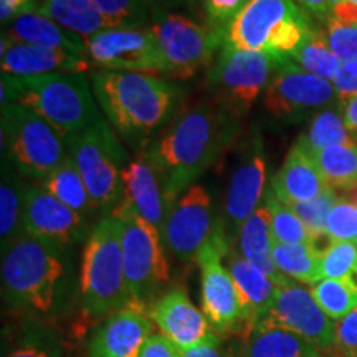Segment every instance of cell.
<instances>
[{
    "instance_id": "1",
    "label": "cell",
    "mask_w": 357,
    "mask_h": 357,
    "mask_svg": "<svg viewBox=\"0 0 357 357\" xmlns=\"http://www.w3.org/2000/svg\"><path fill=\"white\" fill-rule=\"evenodd\" d=\"M240 132V119L215 101H202L185 111L146 154L158 169L169 202L195 181L229 149Z\"/></svg>"
},
{
    "instance_id": "2",
    "label": "cell",
    "mask_w": 357,
    "mask_h": 357,
    "mask_svg": "<svg viewBox=\"0 0 357 357\" xmlns=\"http://www.w3.org/2000/svg\"><path fill=\"white\" fill-rule=\"evenodd\" d=\"M101 113L124 141L142 142L177 105V89L158 75L96 70L88 75Z\"/></svg>"
},
{
    "instance_id": "3",
    "label": "cell",
    "mask_w": 357,
    "mask_h": 357,
    "mask_svg": "<svg viewBox=\"0 0 357 357\" xmlns=\"http://www.w3.org/2000/svg\"><path fill=\"white\" fill-rule=\"evenodd\" d=\"M0 105L17 102L32 109L63 136L86 131L102 116L86 73L12 77L2 73Z\"/></svg>"
},
{
    "instance_id": "4",
    "label": "cell",
    "mask_w": 357,
    "mask_h": 357,
    "mask_svg": "<svg viewBox=\"0 0 357 357\" xmlns=\"http://www.w3.org/2000/svg\"><path fill=\"white\" fill-rule=\"evenodd\" d=\"M65 275L61 250L22 235L2 255L3 298L20 310L47 314Z\"/></svg>"
},
{
    "instance_id": "5",
    "label": "cell",
    "mask_w": 357,
    "mask_h": 357,
    "mask_svg": "<svg viewBox=\"0 0 357 357\" xmlns=\"http://www.w3.org/2000/svg\"><path fill=\"white\" fill-rule=\"evenodd\" d=\"M79 293L83 310L91 318H102L132 305L121 247L118 218L106 215L88 236L83 252Z\"/></svg>"
},
{
    "instance_id": "6",
    "label": "cell",
    "mask_w": 357,
    "mask_h": 357,
    "mask_svg": "<svg viewBox=\"0 0 357 357\" xmlns=\"http://www.w3.org/2000/svg\"><path fill=\"white\" fill-rule=\"evenodd\" d=\"M312 29L293 0H250L223 30L222 48L288 58Z\"/></svg>"
},
{
    "instance_id": "7",
    "label": "cell",
    "mask_w": 357,
    "mask_h": 357,
    "mask_svg": "<svg viewBox=\"0 0 357 357\" xmlns=\"http://www.w3.org/2000/svg\"><path fill=\"white\" fill-rule=\"evenodd\" d=\"M2 158L26 177L43 181L68 158L66 142L32 109L17 102L2 106Z\"/></svg>"
},
{
    "instance_id": "8",
    "label": "cell",
    "mask_w": 357,
    "mask_h": 357,
    "mask_svg": "<svg viewBox=\"0 0 357 357\" xmlns=\"http://www.w3.org/2000/svg\"><path fill=\"white\" fill-rule=\"evenodd\" d=\"M65 142L96 211L116 207L123 195V171L129 162L108 119L102 118L86 131L66 137Z\"/></svg>"
},
{
    "instance_id": "9",
    "label": "cell",
    "mask_w": 357,
    "mask_h": 357,
    "mask_svg": "<svg viewBox=\"0 0 357 357\" xmlns=\"http://www.w3.org/2000/svg\"><path fill=\"white\" fill-rule=\"evenodd\" d=\"M283 60L284 56L266 52L222 48L207 70V88L212 100L235 118H245L258 98L265 95Z\"/></svg>"
},
{
    "instance_id": "10",
    "label": "cell",
    "mask_w": 357,
    "mask_h": 357,
    "mask_svg": "<svg viewBox=\"0 0 357 357\" xmlns=\"http://www.w3.org/2000/svg\"><path fill=\"white\" fill-rule=\"evenodd\" d=\"M151 30L167 63V77L172 78H192L211 66L223 47V30L166 8L154 13Z\"/></svg>"
},
{
    "instance_id": "11",
    "label": "cell",
    "mask_w": 357,
    "mask_h": 357,
    "mask_svg": "<svg viewBox=\"0 0 357 357\" xmlns=\"http://www.w3.org/2000/svg\"><path fill=\"white\" fill-rule=\"evenodd\" d=\"M121 231L124 275L134 303L144 306L158 289L169 281V263L164 255L162 235L123 205L111 208Z\"/></svg>"
},
{
    "instance_id": "12",
    "label": "cell",
    "mask_w": 357,
    "mask_h": 357,
    "mask_svg": "<svg viewBox=\"0 0 357 357\" xmlns=\"http://www.w3.org/2000/svg\"><path fill=\"white\" fill-rule=\"evenodd\" d=\"M231 247L225 222H215L207 243L200 250L197 263L200 268V293L202 312L208 323L220 334H236L242 324V305L230 270L223 265Z\"/></svg>"
},
{
    "instance_id": "13",
    "label": "cell",
    "mask_w": 357,
    "mask_h": 357,
    "mask_svg": "<svg viewBox=\"0 0 357 357\" xmlns=\"http://www.w3.org/2000/svg\"><path fill=\"white\" fill-rule=\"evenodd\" d=\"M91 66L109 71L167 75V63L160 53L151 26L106 29L84 40Z\"/></svg>"
},
{
    "instance_id": "14",
    "label": "cell",
    "mask_w": 357,
    "mask_h": 357,
    "mask_svg": "<svg viewBox=\"0 0 357 357\" xmlns=\"http://www.w3.org/2000/svg\"><path fill=\"white\" fill-rule=\"evenodd\" d=\"M336 101L333 82L314 77L284 58L263 95V108L280 121L298 123L336 106Z\"/></svg>"
},
{
    "instance_id": "15",
    "label": "cell",
    "mask_w": 357,
    "mask_h": 357,
    "mask_svg": "<svg viewBox=\"0 0 357 357\" xmlns=\"http://www.w3.org/2000/svg\"><path fill=\"white\" fill-rule=\"evenodd\" d=\"M213 207L208 190L204 185L189 187L169 212L162 229V242L177 260H197L200 250L211 238Z\"/></svg>"
},
{
    "instance_id": "16",
    "label": "cell",
    "mask_w": 357,
    "mask_h": 357,
    "mask_svg": "<svg viewBox=\"0 0 357 357\" xmlns=\"http://www.w3.org/2000/svg\"><path fill=\"white\" fill-rule=\"evenodd\" d=\"M258 324L298 334L318 351H329L336 346L334 321L321 310L310 289L300 284L281 287L270 311Z\"/></svg>"
},
{
    "instance_id": "17",
    "label": "cell",
    "mask_w": 357,
    "mask_h": 357,
    "mask_svg": "<svg viewBox=\"0 0 357 357\" xmlns=\"http://www.w3.org/2000/svg\"><path fill=\"white\" fill-rule=\"evenodd\" d=\"M266 184V155L260 131L253 129L247 142L240 151L238 162L230 176L225 197V222L231 229V235L238 234L248 220L260 200L265 197Z\"/></svg>"
},
{
    "instance_id": "18",
    "label": "cell",
    "mask_w": 357,
    "mask_h": 357,
    "mask_svg": "<svg viewBox=\"0 0 357 357\" xmlns=\"http://www.w3.org/2000/svg\"><path fill=\"white\" fill-rule=\"evenodd\" d=\"M24 231L61 250L82 238L84 222L83 215L66 207L40 184L26 185Z\"/></svg>"
},
{
    "instance_id": "19",
    "label": "cell",
    "mask_w": 357,
    "mask_h": 357,
    "mask_svg": "<svg viewBox=\"0 0 357 357\" xmlns=\"http://www.w3.org/2000/svg\"><path fill=\"white\" fill-rule=\"evenodd\" d=\"M149 312L159 334L181 352L205 342L218 341L208 319L192 305L184 288H174L162 294Z\"/></svg>"
},
{
    "instance_id": "20",
    "label": "cell",
    "mask_w": 357,
    "mask_h": 357,
    "mask_svg": "<svg viewBox=\"0 0 357 357\" xmlns=\"http://www.w3.org/2000/svg\"><path fill=\"white\" fill-rule=\"evenodd\" d=\"M153 326L151 312L132 303L101 321L89 342V357H141Z\"/></svg>"
},
{
    "instance_id": "21",
    "label": "cell",
    "mask_w": 357,
    "mask_h": 357,
    "mask_svg": "<svg viewBox=\"0 0 357 357\" xmlns=\"http://www.w3.org/2000/svg\"><path fill=\"white\" fill-rule=\"evenodd\" d=\"M119 205L129 208L162 234L172 205L164 190L158 169L146 151L124 167L123 195Z\"/></svg>"
},
{
    "instance_id": "22",
    "label": "cell",
    "mask_w": 357,
    "mask_h": 357,
    "mask_svg": "<svg viewBox=\"0 0 357 357\" xmlns=\"http://www.w3.org/2000/svg\"><path fill=\"white\" fill-rule=\"evenodd\" d=\"M0 66L2 73L26 78L55 73H88L91 63L78 53L19 43L2 35Z\"/></svg>"
},
{
    "instance_id": "23",
    "label": "cell",
    "mask_w": 357,
    "mask_h": 357,
    "mask_svg": "<svg viewBox=\"0 0 357 357\" xmlns=\"http://www.w3.org/2000/svg\"><path fill=\"white\" fill-rule=\"evenodd\" d=\"M225 260L242 305V324L236 334L243 337L265 318L280 287L231 247L227 252Z\"/></svg>"
},
{
    "instance_id": "24",
    "label": "cell",
    "mask_w": 357,
    "mask_h": 357,
    "mask_svg": "<svg viewBox=\"0 0 357 357\" xmlns=\"http://www.w3.org/2000/svg\"><path fill=\"white\" fill-rule=\"evenodd\" d=\"M270 189L281 202L293 205L310 202L333 187H329L324 177L321 176L314 158L300 142H296L289 149L283 166L275 174Z\"/></svg>"
},
{
    "instance_id": "25",
    "label": "cell",
    "mask_w": 357,
    "mask_h": 357,
    "mask_svg": "<svg viewBox=\"0 0 357 357\" xmlns=\"http://www.w3.org/2000/svg\"><path fill=\"white\" fill-rule=\"evenodd\" d=\"M236 243H238L236 252L245 260L255 265L258 270H261L280 288L293 283L291 280L280 273L273 261L275 238L271 231L270 212L265 205H260L257 212L243 223L242 229L236 234Z\"/></svg>"
},
{
    "instance_id": "26",
    "label": "cell",
    "mask_w": 357,
    "mask_h": 357,
    "mask_svg": "<svg viewBox=\"0 0 357 357\" xmlns=\"http://www.w3.org/2000/svg\"><path fill=\"white\" fill-rule=\"evenodd\" d=\"M3 35H7L13 42L43 48H55V50H65L86 56L83 38L61 29L60 25L38 13L35 8L15 17L8 25L7 33Z\"/></svg>"
},
{
    "instance_id": "27",
    "label": "cell",
    "mask_w": 357,
    "mask_h": 357,
    "mask_svg": "<svg viewBox=\"0 0 357 357\" xmlns=\"http://www.w3.org/2000/svg\"><path fill=\"white\" fill-rule=\"evenodd\" d=\"M238 357H319V351L287 329L257 324L242 337Z\"/></svg>"
},
{
    "instance_id": "28",
    "label": "cell",
    "mask_w": 357,
    "mask_h": 357,
    "mask_svg": "<svg viewBox=\"0 0 357 357\" xmlns=\"http://www.w3.org/2000/svg\"><path fill=\"white\" fill-rule=\"evenodd\" d=\"M35 10L84 40L109 29L93 0H43Z\"/></svg>"
},
{
    "instance_id": "29",
    "label": "cell",
    "mask_w": 357,
    "mask_h": 357,
    "mask_svg": "<svg viewBox=\"0 0 357 357\" xmlns=\"http://www.w3.org/2000/svg\"><path fill=\"white\" fill-rule=\"evenodd\" d=\"M15 167L6 160L2 162V182H0V240L2 252L19 240L24 231V205L26 184L20 181Z\"/></svg>"
},
{
    "instance_id": "30",
    "label": "cell",
    "mask_w": 357,
    "mask_h": 357,
    "mask_svg": "<svg viewBox=\"0 0 357 357\" xmlns=\"http://www.w3.org/2000/svg\"><path fill=\"white\" fill-rule=\"evenodd\" d=\"M38 184L47 192H50L53 197L63 202L66 207H70L71 211L78 212L79 215H89L96 211L83 182L82 174H79L77 164L73 162L70 155L50 176L45 177Z\"/></svg>"
},
{
    "instance_id": "31",
    "label": "cell",
    "mask_w": 357,
    "mask_h": 357,
    "mask_svg": "<svg viewBox=\"0 0 357 357\" xmlns=\"http://www.w3.org/2000/svg\"><path fill=\"white\" fill-rule=\"evenodd\" d=\"M298 142L314 155L329 146H357V137L347 129L342 113H339L336 106H331L312 116Z\"/></svg>"
},
{
    "instance_id": "32",
    "label": "cell",
    "mask_w": 357,
    "mask_h": 357,
    "mask_svg": "<svg viewBox=\"0 0 357 357\" xmlns=\"http://www.w3.org/2000/svg\"><path fill=\"white\" fill-rule=\"evenodd\" d=\"M321 255L314 245L307 243H275L273 247V261L280 273L307 284L321 281Z\"/></svg>"
},
{
    "instance_id": "33",
    "label": "cell",
    "mask_w": 357,
    "mask_h": 357,
    "mask_svg": "<svg viewBox=\"0 0 357 357\" xmlns=\"http://www.w3.org/2000/svg\"><path fill=\"white\" fill-rule=\"evenodd\" d=\"M288 58L301 70L328 82H334L342 66V61L329 47L326 33L318 29H312Z\"/></svg>"
},
{
    "instance_id": "34",
    "label": "cell",
    "mask_w": 357,
    "mask_h": 357,
    "mask_svg": "<svg viewBox=\"0 0 357 357\" xmlns=\"http://www.w3.org/2000/svg\"><path fill=\"white\" fill-rule=\"evenodd\" d=\"M312 158L321 176L333 189L342 190L357 182V146H329Z\"/></svg>"
},
{
    "instance_id": "35",
    "label": "cell",
    "mask_w": 357,
    "mask_h": 357,
    "mask_svg": "<svg viewBox=\"0 0 357 357\" xmlns=\"http://www.w3.org/2000/svg\"><path fill=\"white\" fill-rule=\"evenodd\" d=\"M108 22L109 29H142L151 26L159 0H93Z\"/></svg>"
},
{
    "instance_id": "36",
    "label": "cell",
    "mask_w": 357,
    "mask_h": 357,
    "mask_svg": "<svg viewBox=\"0 0 357 357\" xmlns=\"http://www.w3.org/2000/svg\"><path fill=\"white\" fill-rule=\"evenodd\" d=\"M265 207L271 217L275 243H307L316 247L314 236L306 229L301 218L293 212L289 205L281 202L271 189L265 192Z\"/></svg>"
},
{
    "instance_id": "37",
    "label": "cell",
    "mask_w": 357,
    "mask_h": 357,
    "mask_svg": "<svg viewBox=\"0 0 357 357\" xmlns=\"http://www.w3.org/2000/svg\"><path fill=\"white\" fill-rule=\"evenodd\" d=\"M321 310L333 321L342 319L357 307V283L352 278L321 280L311 289Z\"/></svg>"
},
{
    "instance_id": "38",
    "label": "cell",
    "mask_w": 357,
    "mask_h": 357,
    "mask_svg": "<svg viewBox=\"0 0 357 357\" xmlns=\"http://www.w3.org/2000/svg\"><path fill=\"white\" fill-rule=\"evenodd\" d=\"M337 200L339 194H336V189H328L319 197L312 199L310 202L289 205L293 212L305 223L306 229L311 231V235L314 236L316 245H318V240L328 236L326 235V220H328L329 212H331Z\"/></svg>"
},
{
    "instance_id": "39",
    "label": "cell",
    "mask_w": 357,
    "mask_h": 357,
    "mask_svg": "<svg viewBox=\"0 0 357 357\" xmlns=\"http://www.w3.org/2000/svg\"><path fill=\"white\" fill-rule=\"evenodd\" d=\"M357 270V245L331 242L321 255V280H344Z\"/></svg>"
},
{
    "instance_id": "40",
    "label": "cell",
    "mask_w": 357,
    "mask_h": 357,
    "mask_svg": "<svg viewBox=\"0 0 357 357\" xmlns=\"http://www.w3.org/2000/svg\"><path fill=\"white\" fill-rule=\"evenodd\" d=\"M326 235L331 242H356L357 207L339 197L326 220Z\"/></svg>"
},
{
    "instance_id": "41",
    "label": "cell",
    "mask_w": 357,
    "mask_h": 357,
    "mask_svg": "<svg viewBox=\"0 0 357 357\" xmlns=\"http://www.w3.org/2000/svg\"><path fill=\"white\" fill-rule=\"evenodd\" d=\"M326 40L342 63L357 60V25H344L326 20Z\"/></svg>"
},
{
    "instance_id": "42",
    "label": "cell",
    "mask_w": 357,
    "mask_h": 357,
    "mask_svg": "<svg viewBox=\"0 0 357 357\" xmlns=\"http://www.w3.org/2000/svg\"><path fill=\"white\" fill-rule=\"evenodd\" d=\"M202 6L208 24L218 30L225 26L243 10L250 0H199Z\"/></svg>"
},
{
    "instance_id": "43",
    "label": "cell",
    "mask_w": 357,
    "mask_h": 357,
    "mask_svg": "<svg viewBox=\"0 0 357 357\" xmlns=\"http://www.w3.org/2000/svg\"><path fill=\"white\" fill-rule=\"evenodd\" d=\"M336 349L357 354V307L342 319L334 321Z\"/></svg>"
},
{
    "instance_id": "44",
    "label": "cell",
    "mask_w": 357,
    "mask_h": 357,
    "mask_svg": "<svg viewBox=\"0 0 357 357\" xmlns=\"http://www.w3.org/2000/svg\"><path fill=\"white\" fill-rule=\"evenodd\" d=\"M333 84L341 105L344 101L351 100V98L357 96V60L342 63Z\"/></svg>"
},
{
    "instance_id": "45",
    "label": "cell",
    "mask_w": 357,
    "mask_h": 357,
    "mask_svg": "<svg viewBox=\"0 0 357 357\" xmlns=\"http://www.w3.org/2000/svg\"><path fill=\"white\" fill-rule=\"evenodd\" d=\"M141 357H182V352L171 344L162 334H153L147 339Z\"/></svg>"
},
{
    "instance_id": "46",
    "label": "cell",
    "mask_w": 357,
    "mask_h": 357,
    "mask_svg": "<svg viewBox=\"0 0 357 357\" xmlns=\"http://www.w3.org/2000/svg\"><path fill=\"white\" fill-rule=\"evenodd\" d=\"M328 20L344 25H357V3L351 0H334Z\"/></svg>"
},
{
    "instance_id": "47",
    "label": "cell",
    "mask_w": 357,
    "mask_h": 357,
    "mask_svg": "<svg viewBox=\"0 0 357 357\" xmlns=\"http://www.w3.org/2000/svg\"><path fill=\"white\" fill-rule=\"evenodd\" d=\"M310 19L326 22L331 12L334 0H293Z\"/></svg>"
},
{
    "instance_id": "48",
    "label": "cell",
    "mask_w": 357,
    "mask_h": 357,
    "mask_svg": "<svg viewBox=\"0 0 357 357\" xmlns=\"http://www.w3.org/2000/svg\"><path fill=\"white\" fill-rule=\"evenodd\" d=\"M32 8H35L32 0H0V20L2 24H7Z\"/></svg>"
},
{
    "instance_id": "49",
    "label": "cell",
    "mask_w": 357,
    "mask_h": 357,
    "mask_svg": "<svg viewBox=\"0 0 357 357\" xmlns=\"http://www.w3.org/2000/svg\"><path fill=\"white\" fill-rule=\"evenodd\" d=\"M7 357H55V351L45 342L29 341L13 349Z\"/></svg>"
},
{
    "instance_id": "50",
    "label": "cell",
    "mask_w": 357,
    "mask_h": 357,
    "mask_svg": "<svg viewBox=\"0 0 357 357\" xmlns=\"http://www.w3.org/2000/svg\"><path fill=\"white\" fill-rule=\"evenodd\" d=\"M220 341L213 342H205L197 347H192L189 351L182 352V357H223V354L218 349Z\"/></svg>"
},
{
    "instance_id": "51",
    "label": "cell",
    "mask_w": 357,
    "mask_h": 357,
    "mask_svg": "<svg viewBox=\"0 0 357 357\" xmlns=\"http://www.w3.org/2000/svg\"><path fill=\"white\" fill-rule=\"evenodd\" d=\"M342 116H344L346 126L357 137V96L342 102Z\"/></svg>"
},
{
    "instance_id": "52",
    "label": "cell",
    "mask_w": 357,
    "mask_h": 357,
    "mask_svg": "<svg viewBox=\"0 0 357 357\" xmlns=\"http://www.w3.org/2000/svg\"><path fill=\"white\" fill-rule=\"evenodd\" d=\"M339 192H341V194H339V197L347 200V202H351L352 205H356L357 207V182L349 187H346V189L339 190Z\"/></svg>"
},
{
    "instance_id": "53",
    "label": "cell",
    "mask_w": 357,
    "mask_h": 357,
    "mask_svg": "<svg viewBox=\"0 0 357 357\" xmlns=\"http://www.w3.org/2000/svg\"><path fill=\"white\" fill-rule=\"evenodd\" d=\"M319 357H357V354L339 351L334 347V349H329V351H319Z\"/></svg>"
},
{
    "instance_id": "54",
    "label": "cell",
    "mask_w": 357,
    "mask_h": 357,
    "mask_svg": "<svg viewBox=\"0 0 357 357\" xmlns=\"http://www.w3.org/2000/svg\"><path fill=\"white\" fill-rule=\"evenodd\" d=\"M351 2H354V3H357V0H351Z\"/></svg>"
},
{
    "instance_id": "55",
    "label": "cell",
    "mask_w": 357,
    "mask_h": 357,
    "mask_svg": "<svg viewBox=\"0 0 357 357\" xmlns=\"http://www.w3.org/2000/svg\"><path fill=\"white\" fill-rule=\"evenodd\" d=\"M354 243H356V245H357V238H356V242H354Z\"/></svg>"
},
{
    "instance_id": "56",
    "label": "cell",
    "mask_w": 357,
    "mask_h": 357,
    "mask_svg": "<svg viewBox=\"0 0 357 357\" xmlns=\"http://www.w3.org/2000/svg\"><path fill=\"white\" fill-rule=\"evenodd\" d=\"M356 273H357V270H356Z\"/></svg>"
}]
</instances>
